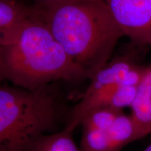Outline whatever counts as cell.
I'll list each match as a JSON object with an SVG mask.
<instances>
[{
    "label": "cell",
    "mask_w": 151,
    "mask_h": 151,
    "mask_svg": "<svg viewBox=\"0 0 151 151\" xmlns=\"http://www.w3.org/2000/svg\"><path fill=\"white\" fill-rule=\"evenodd\" d=\"M32 6L88 78L110 60L124 36L104 0H39Z\"/></svg>",
    "instance_id": "1"
},
{
    "label": "cell",
    "mask_w": 151,
    "mask_h": 151,
    "mask_svg": "<svg viewBox=\"0 0 151 151\" xmlns=\"http://www.w3.org/2000/svg\"><path fill=\"white\" fill-rule=\"evenodd\" d=\"M69 58L33 6L10 42L0 44V82L35 90L58 81L86 78Z\"/></svg>",
    "instance_id": "2"
},
{
    "label": "cell",
    "mask_w": 151,
    "mask_h": 151,
    "mask_svg": "<svg viewBox=\"0 0 151 151\" xmlns=\"http://www.w3.org/2000/svg\"><path fill=\"white\" fill-rule=\"evenodd\" d=\"M62 105L50 85L35 90L0 86V151H33L56 129Z\"/></svg>",
    "instance_id": "3"
},
{
    "label": "cell",
    "mask_w": 151,
    "mask_h": 151,
    "mask_svg": "<svg viewBox=\"0 0 151 151\" xmlns=\"http://www.w3.org/2000/svg\"><path fill=\"white\" fill-rule=\"evenodd\" d=\"M146 69L129 55L109 60L90 78L89 86L71 110L66 125L76 130L87 113L95 109L129 108Z\"/></svg>",
    "instance_id": "4"
},
{
    "label": "cell",
    "mask_w": 151,
    "mask_h": 151,
    "mask_svg": "<svg viewBox=\"0 0 151 151\" xmlns=\"http://www.w3.org/2000/svg\"><path fill=\"white\" fill-rule=\"evenodd\" d=\"M80 126V151H120L143 138L130 114L120 109H93L84 116Z\"/></svg>",
    "instance_id": "5"
},
{
    "label": "cell",
    "mask_w": 151,
    "mask_h": 151,
    "mask_svg": "<svg viewBox=\"0 0 151 151\" xmlns=\"http://www.w3.org/2000/svg\"><path fill=\"white\" fill-rule=\"evenodd\" d=\"M117 24L137 45H151V0H104Z\"/></svg>",
    "instance_id": "6"
},
{
    "label": "cell",
    "mask_w": 151,
    "mask_h": 151,
    "mask_svg": "<svg viewBox=\"0 0 151 151\" xmlns=\"http://www.w3.org/2000/svg\"><path fill=\"white\" fill-rule=\"evenodd\" d=\"M132 116L143 137L151 134V67L146 68L129 107Z\"/></svg>",
    "instance_id": "7"
},
{
    "label": "cell",
    "mask_w": 151,
    "mask_h": 151,
    "mask_svg": "<svg viewBox=\"0 0 151 151\" xmlns=\"http://www.w3.org/2000/svg\"><path fill=\"white\" fill-rule=\"evenodd\" d=\"M31 11L16 0H0V44L10 42L16 37L22 22Z\"/></svg>",
    "instance_id": "8"
},
{
    "label": "cell",
    "mask_w": 151,
    "mask_h": 151,
    "mask_svg": "<svg viewBox=\"0 0 151 151\" xmlns=\"http://www.w3.org/2000/svg\"><path fill=\"white\" fill-rule=\"evenodd\" d=\"M74 131L65 125L60 131L43 135L35 143L33 151H80L73 139Z\"/></svg>",
    "instance_id": "9"
},
{
    "label": "cell",
    "mask_w": 151,
    "mask_h": 151,
    "mask_svg": "<svg viewBox=\"0 0 151 151\" xmlns=\"http://www.w3.org/2000/svg\"><path fill=\"white\" fill-rule=\"evenodd\" d=\"M143 151H151V142H150V144H149L148 146H147L146 148H145Z\"/></svg>",
    "instance_id": "10"
},
{
    "label": "cell",
    "mask_w": 151,
    "mask_h": 151,
    "mask_svg": "<svg viewBox=\"0 0 151 151\" xmlns=\"http://www.w3.org/2000/svg\"><path fill=\"white\" fill-rule=\"evenodd\" d=\"M43 1H68V0H40Z\"/></svg>",
    "instance_id": "11"
},
{
    "label": "cell",
    "mask_w": 151,
    "mask_h": 151,
    "mask_svg": "<svg viewBox=\"0 0 151 151\" xmlns=\"http://www.w3.org/2000/svg\"><path fill=\"white\" fill-rule=\"evenodd\" d=\"M0 86H1V85H0Z\"/></svg>",
    "instance_id": "12"
}]
</instances>
